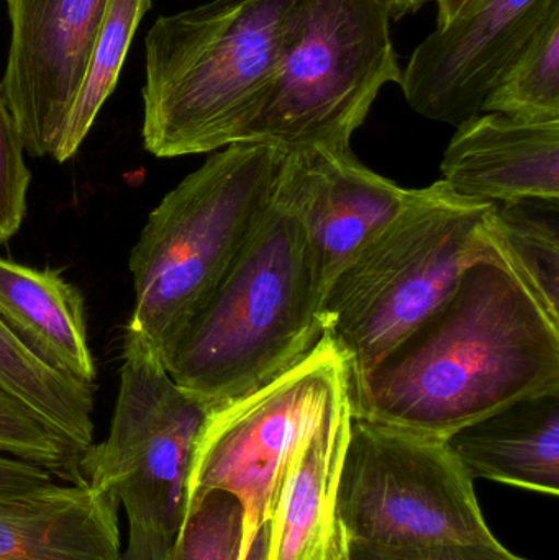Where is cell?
Returning <instances> with one entry per match:
<instances>
[{"mask_svg": "<svg viewBox=\"0 0 559 560\" xmlns=\"http://www.w3.org/2000/svg\"><path fill=\"white\" fill-rule=\"evenodd\" d=\"M545 392H559V322L498 252L350 382L353 418L443 441Z\"/></svg>", "mask_w": 559, "mask_h": 560, "instance_id": "1", "label": "cell"}, {"mask_svg": "<svg viewBox=\"0 0 559 560\" xmlns=\"http://www.w3.org/2000/svg\"><path fill=\"white\" fill-rule=\"evenodd\" d=\"M294 5L210 0L160 16L144 39V150L179 158L240 143L268 97Z\"/></svg>", "mask_w": 559, "mask_h": 560, "instance_id": "2", "label": "cell"}, {"mask_svg": "<svg viewBox=\"0 0 559 560\" xmlns=\"http://www.w3.org/2000/svg\"><path fill=\"white\" fill-rule=\"evenodd\" d=\"M322 296L304 230L278 196L164 368L207 411L216 410L275 381L317 346Z\"/></svg>", "mask_w": 559, "mask_h": 560, "instance_id": "3", "label": "cell"}, {"mask_svg": "<svg viewBox=\"0 0 559 560\" xmlns=\"http://www.w3.org/2000/svg\"><path fill=\"white\" fill-rule=\"evenodd\" d=\"M286 160L271 144H230L151 210L128 261L135 303L125 331L161 361L276 206Z\"/></svg>", "mask_w": 559, "mask_h": 560, "instance_id": "4", "label": "cell"}, {"mask_svg": "<svg viewBox=\"0 0 559 560\" xmlns=\"http://www.w3.org/2000/svg\"><path fill=\"white\" fill-rule=\"evenodd\" d=\"M492 206L463 199L442 180L419 189L328 283L322 328L347 358L351 382L433 312L473 262L494 255L488 230Z\"/></svg>", "mask_w": 559, "mask_h": 560, "instance_id": "5", "label": "cell"}, {"mask_svg": "<svg viewBox=\"0 0 559 560\" xmlns=\"http://www.w3.org/2000/svg\"><path fill=\"white\" fill-rule=\"evenodd\" d=\"M384 0H295L271 89L240 143L288 153L351 150L403 69Z\"/></svg>", "mask_w": 559, "mask_h": 560, "instance_id": "6", "label": "cell"}, {"mask_svg": "<svg viewBox=\"0 0 559 560\" xmlns=\"http://www.w3.org/2000/svg\"><path fill=\"white\" fill-rule=\"evenodd\" d=\"M207 408L167 374L160 355L125 331L110 431L79 457L82 480L124 506L125 560H166L183 526L187 477Z\"/></svg>", "mask_w": 559, "mask_h": 560, "instance_id": "7", "label": "cell"}, {"mask_svg": "<svg viewBox=\"0 0 559 560\" xmlns=\"http://www.w3.org/2000/svg\"><path fill=\"white\" fill-rule=\"evenodd\" d=\"M473 482L445 441L353 418L338 492L345 539L496 545Z\"/></svg>", "mask_w": 559, "mask_h": 560, "instance_id": "8", "label": "cell"}, {"mask_svg": "<svg viewBox=\"0 0 559 560\" xmlns=\"http://www.w3.org/2000/svg\"><path fill=\"white\" fill-rule=\"evenodd\" d=\"M350 382L347 358L324 335L275 381L210 410L190 460L187 506L213 490L235 495L245 512V555L268 523L295 451Z\"/></svg>", "mask_w": 559, "mask_h": 560, "instance_id": "9", "label": "cell"}, {"mask_svg": "<svg viewBox=\"0 0 559 560\" xmlns=\"http://www.w3.org/2000/svg\"><path fill=\"white\" fill-rule=\"evenodd\" d=\"M559 12V0H482L416 49L399 85L407 104L429 120L459 127Z\"/></svg>", "mask_w": 559, "mask_h": 560, "instance_id": "10", "label": "cell"}, {"mask_svg": "<svg viewBox=\"0 0 559 560\" xmlns=\"http://www.w3.org/2000/svg\"><path fill=\"white\" fill-rule=\"evenodd\" d=\"M10 46L0 91L33 158H53L78 97L107 0H5Z\"/></svg>", "mask_w": 559, "mask_h": 560, "instance_id": "11", "label": "cell"}, {"mask_svg": "<svg viewBox=\"0 0 559 560\" xmlns=\"http://www.w3.org/2000/svg\"><path fill=\"white\" fill-rule=\"evenodd\" d=\"M368 170L351 150L288 153L279 197L298 217L315 272L327 289L335 276L416 199Z\"/></svg>", "mask_w": 559, "mask_h": 560, "instance_id": "12", "label": "cell"}, {"mask_svg": "<svg viewBox=\"0 0 559 560\" xmlns=\"http://www.w3.org/2000/svg\"><path fill=\"white\" fill-rule=\"evenodd\" d=\"M440 180L463 199L494 206L559 200V120L476 115L456 127Z\"/></svg>", "mask_w": 559, "mask_h": 560, "instance_id": "13", "label": "cell"}, {"mask_svg": "<svg viewBox=\"0 0 559 560\" xmlns=\"http://www.w3.org/2000/svg\"><path fill=\"white\" fill-rule=\"evenodd\" d=\"M351 423L348 388L289 464L268 520V560H348L338 492Z\"/></svg>", "mask_w": 559, "mask_h": 560, "instance_id": "14", "label": "cell"}, {"mask_svg": "<svg viewBox=\"0 0 559 560\" xmlns=\"http://www.w3.org/2000/svg\"><path fill=\"white\" fill-rule=\"evenodd\" d=\"M118 503L88 483L0 499V560H117Z\"/></svg>", "mask_w": 559, "mask_h": 560, "instance_id": "15", "label": "cell"}, {"mask_svg": "<svg viewBox=\"0 0 559 560\" xmlns=\"http://www.w3.org/2000/svg\"><path fill=\"white\" fill-rule=\"evenodd\" d=\"M445 443L473 480L559 495V392L514 401Z\"/></svg>", "mask_w": 559, "mask_h": 560, "instance_id": "16", "label": "cell"}, {"mask_svg": "<svg viewBox=\"0 0 559 560\" xmlns=\"http://www.w3.org/2000/svg\"><path fill=\"white\" fill-rule=\"evenodd\" d=\"M0 319L43 364L95 385L84 295L61 272L0 258Z\"/></svg>", "mask_w": 559, "mask_h": 560, "instance_id": "17", "label": "cell"}, {"mask_svg": "<svg viewBox=\"0 0 559 560\" xmlns=\"http://www.w3.org/2000/svg\"><path fill=\"white\" fill-rule=\"evenodd\" d=\"M0 388L25 405L79 457L94 443L95 385L53 371L0 319Z\"/></svg>", "mask_w": 559, "mask_h": 560, "instance_id": "18", "label": "cell"}, {"mask_svg": "<svg viewBox=\"0 0 559 560\" xmlns=\"http://www.w3.org/2000/svg\"><path fill=\"white\" fill-rule=\"evenodd\" d=\"M488 230L505 265L559 322V200L496 203Z\"/></svg>", "mask_w": 559, "mask_h": 560, "instance_id": "19", "label": "cell"}, {"mask_svg": "<svg viewBox=\"0 0 559 560\" xmlns=\"http://www.w3.org/2000/svg\"><path fill=\"white\" fill-rule=\"evenodd\" d=\"M150 9L151 0H107L81 89L53 156L56 163L71 160L84 143L98 112L117 88L135 33Z\"/></svg>", "mask_w": 559, "mask_h": 560, "instance_id": "20", "label": "cell"}, {"mask_svg": "<svg viewBox=\"0 0 559 560\" xmlns=\"http://www.w3.org/2000/svg\"><path fill=\"white\" fill-rule=\"evenodd\" d=\"M481 114L531 121L559 120V12L551 15L492 89Z\"/></svg>", "mask_w": 559, "mask_h": 560, "instance_id": "21", "label": "cell"}, {"mask_svg": "<svg viewBox=\"0 0 559 560\" xmlns=\"http://www.w3.org/2000/svg\"><path fill=\"white\" fill-rule=\"evenodd\" d=\"M245 512L232 493H206L187 506L166 560H242Z\"/></svg>", "mask_w": 559, "mask_h": 560, "instance_id": "22", "label": "cell"}, {"mask_svg": "<svg viewBox=\"0 0 559 560\" xmlns=\"http://www.w3.org/2000/svg\"><path fill=\"white\" fill-rule=\"evenodd\" d=\"M0 454L35 464L69 483H85L79 456L25 405L0 388Z\"/></svg>", "mask_w": 559, "mask_h": 560, "instance_id": "23", "label": "cell"}, {"mask_svg": "<svg viewBox=\"0 0 559 560\" xmlns=\"http://www.w3.org/2000/svg\"><path fill=\"white\" fill-rule=\"evenodd\" d=\"M30 183L32 173L26 166L25 148L0 91V243L9 242L22 229Z\"/></svg>", "mask_w": 559, "mask_h": 560, "instance_id": "24", "label": "cell"}, {"mask_svg": "<svg viewBox=\"0 0 559 560\" xmlns=\"http://www.w3.org/2000/svg\"><path fill=\"white\" fill-rule=\"evenodd\" d=\"M348 560H527L512 555L501 542H429V545L348 546Z\"/></svg>", "mask_w": 559, "mask_h": 560, "instance_id": "25", "label": "cell"}, {"mask_svg": "<svg viewBox=\"0 0 559 560\" xmlns=\"http://www.w3.org/2000/svg\"><path fill=\"white\" fill-rule=\"evenodd\" d=\"M56 477L43 467L0 454V499L51 486Z\"/></svg>", "mask_w": 559, "mask_h": 560, "instance_id": "26", "label": "cell"}, {"mask_svg": "<svg viewBox=\"0 0 559 560\" xmlns=\"http://www.w3.org/2000/svg\"><path fill=\"white\" fill-rule=\"evenodd\" d=\"M436 2V26L443 28L449 26L450 23L465 16L466 13L471 12L473 9L479 5L482 0H435Z\"/></svg>", "mask_w": 559, "mask_h": 560, "instance_id": "27", "label": "cell"}, {"mask_svg": "<svg viewBox=\"0 0 559 560\" xmlns=\"http://www.w3.org/2000/svg\"><path fill=\"white\" fill-rule=\"evenodd\" d=\"M242 560H268V523L256 533Z\"/></svg>", "mask_w": 559, "mask_h": 560, "instance_id": "28", "label": "cell"}, {"mask_svg": "<svg viewBox=\"0 0 559 560\" xmlns=\"http://www.w3.org/2000/svg\"><path fill=\"white\" fill-rule=\"evenodd\" d=\"M389 9L391 19L400 20L410 13H417L430 0H384Z\"/></svg>", "mask_w": 559, "mask_h": 560, "instance_id": "29", "label": "cell"}, {"mask_svg": "<svg viewBox=\"0 0 559 560\" xmlns=\"http://www.w3.org/2000/svg\"><path fill=\"white\" fill-rule=\"evenodd\" d=\"M117 560H125L124 558H121V555L118 556V559Z\"/></svg>", "mask_w": 559, "mask_h": 560, "instance_id": "30", "label": "cell"}]
</instances>
